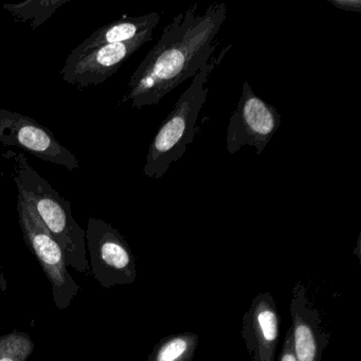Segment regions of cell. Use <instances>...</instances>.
I'll return each mask as SVG.
<instances>
[{
  "instance_id": "6da1fadb",
  "label": "cell",
  "mask_w": 361,
  "mask_h": 361,
  "mask_svg": "<svg viewBox=\"0 0 361 361\" xmlns=\"http://www.w3.org/2000/svg\"><path fill=\"white\" fill-rule=\"evenodd\" d=\"M227 11L225 3L211 4L204 10L194 4L174 16L133 73L120 104L130 103L137 109L157 105L181 83L195 77L219 46L214 39Z\"/></svg>"
},
{
  "instance_id": "7a4b0ae2",
  "label": "cell",
  "mask_w": 361,
  "mask_h": 361,
  "mask_svg": "<svg viewBox=\"0 0 361 361\" xmlns=\"http://www.w3.org/2000/svg\"><path fill=\"white\" fill-rule=\"evenodd\" d=\"M3 157L11 162V176L18 193L32 204L52 238L60 245L67 267L71 266L80 274H90L85 230L73 219L71 202L33 169L23 152L7 151Z\"/></svg>"
},
{
  "instance_id": "3957f363",
  "label": "cell",
  "mask_w": 361,
  "mask_h": 361,
  "mask_svg": "<svg viewBox=\"0 0 361 361\" xmlns=\"http://www.w3.org/2000/svg\"><path fill=\"white\" fill-rule=\"evenodd\" d=\"M231 45L204 65L192 79L188 90L181 94L174 109L164 120L149 145L145 158L143 174L149 178L164 177L173 162L185 155L188 145H191L195 136L198 116L208 96L207 86L211 73L219 66Z\"/></svg>"
},
{
  "instance_id": "277c9868",
  "label": "cell",
  "mask_w": 361,
  "mask_h": 361,
  "mask_svg": "<svg viewBox=\"0 0 361 361\" xmlns=\"http://www.w3.org/2000/svg\"><path fill=\"white\" fill-rule=\"evenodd\" d=\"M18 221L25 242L37 257L51 283L54 301L59 310H67L78 295L80 286L67 269L66 259L32 204L18 193Z\"/></svg>"
},
{
  "instance_id": "5b68a950",
  "label": "cell",
  "mask_w": 361,
  "mask_h": 361,
  "mask_svg": "<svg viewBox=\"0 0 361 361\" xmlns=\"http://www.w3.org/2000/svg\"><path fill=\"white\" fill-rule=\"evenodd\" d=\"M90 251V267L103 287L133 284L137 269L134 255L128 242L111 224L90 217L85 230Z\"/></svg>"
},
{
  "instance_id": "8992f818",
  "label": "cell",
  "mask_w": 361,
  "mask_h": 361,
  "mask_svg": "<svg viewBox=\"0 0 361 361\" xmlns=\"http://www.w3.org/2000/svg\"><path fill=\"white\" fill-rule=\"evenodd\" d=\"M280 126L278 109L257 96L246 81L238 106L230 117L226 149L230 154H235L249 145L255 147L257 155H261Z\"/></svg>"
},
{
  "instance_id": "52a82bcc",
  "label": "cell",
  "mask_w": 361,
  "mask_h": 361,
  "mask_svg": "<svg viewBox=\"0 0 361 361\" xmlns=\"http://www.w3.org/2000/svg\"><path fill=\"white\" fill-rule=\"evenodd\" d=\"M153 39V32L126 43L97 46L84 51H71L60 75L63 81L79 88L102 85L126 60Z\"/></svg>"
},
{
  "instance_id": "ba28073f",
  "label": "cell",
  "mask_w": 361,
  "mask_h": 361,
  "mask_svg": "<svg viewBox=\"0 0 361 361\" xmlns=\"http://www.w3.org/2000/svg\"><path fill=\"white\" fill-rule=\"evenodd\" d=\"M0 145L20 147L69 171L80 168L79 159L56 140L51 130L30 117L5 109H0Z\"/></svg>"
},
{
  "instance_id": "9c48e42d",
  "label": "cell",
  "mask_w": 361,
  "mask_h": 361,
  "mask_svg": "<svg viewBox=\"0 0 361 361\" xmlns=\"http://www.w3.org/2000/svg\"><path fill=\"white\" fill-rule=\"evenodd\" d=\"M281 317L271 293L255 295L243 316L242 336L253 361H276Z\"/></svg>"
},
{
  "instance_id": "30bf717a",
  "label": "cell",
  "mask_w": 361,
  "mask_h": 361,
  "mask_svg": "<svg viewBox=\"0 0 361 361\" xmlns=\"http://www.w3.org/2000/svg\"><path fill=\"white\" fill-rule=\"evenodd\" d=\"M290 316L298 361H322L323 352L329 343V335L322 329L319 310L310 303L307 291L301 282L295 283L293 289Z\"/></svg>"
},
{
  "instance_id": "8fae6325",
  "label": "cell",
  "mask_w": 361,
  "mask_h": 361,
  "mask_svg": "<svg viewBox=\"0 0 361 361\" xmlns=\"http://www.w3.org/2000/svg\"><path fill=\"white\" fill-rule=\"evenodd\" d=\"M160 18H161L159 14L152 12L145 16L116 20V22L106 25L92 33L90 37L75 48V51H84V50L90 49L97 46L133 41L141 35L153 32L155 27L159 24Z\"/></svg>"
},
{
  "instance_id": "7c38bea8",
  "label": "cell",
  "mask_w": 361,
  "mask_h": 361,
  "mask_svg": "<svg viewBox=\"0 0 361 361\" xmlns=\"http://www.w3.org/2000/svg\"><path fill=\"white\" fill-rule=\"evenodd\" d=\"M198 344L200 337L195 333L166 336L155 344L147 361H193Z\"/></svg>"
},
{
  "instance_id": "4fadbf2b",
  "label": "cell",
  "mask_w": 361,
  "mask_h": 361,
  "mask_svg": "<svg viewBox=\"0 0 361 361\" xmlns=\"http://www.w3.org/2000/svg\"><path fill=\"white\" fill-rule=\"evenodd\" d=\"M71 0H27L23 3L4 5L12 20L28 24L32 29L43 26L63 6Z\"/></svg>"
},
{
  "instance_id": "5bb4252c",
  "label": "cell",
  "mask_w": 361,
  "mask_h": 361,
  "mask_svg": "<svg viewBox=\"0 0 361 361\" xmlns=\"http://www.w3.org/2000/svg\"><path fill=\"white\" fill-rule=\"evenodd\" d=\"M35 350L27 334L12 333L0 337V361H26Z\"/></svg>"
},
{
  "instance_id": "9a60e30c",
  "label": "cell",
  "mask_w": 361,
  "mask_h": 361,
  "mask_svg": "<svg viewBox=\"0 0 361 361\" xmlns=\"http://www.w3.org/2000/svg\"><path fill=\"white\" fill-rule=\"evenodd\" d=\"M279 361H298L295 356V348H293V337L291 329H288L285 338L284 343L282 345Z\"/></svg>"
},
{
  "instance_id": "2e32d148",
  "label": "cell",
  "mask_w": 361,
  "mask_h": 361,
  "mask_svg": "<svg viewBox=\"0 0 361 361\" xmlns=\"http://www.w3.org/2000/svg\"><path fill=\"white\" fill-rule=\"evenodd\" d=\"M334 7L346 12H361V0H329Z\"/></svg>"
}]
</instances>
